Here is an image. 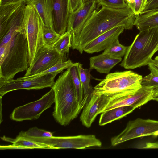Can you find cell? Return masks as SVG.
I'll return each mask as SVG.
<instances>
[{
    "label": "cell",
    "instance_id": "1",
    "mask_svg": "<svg viewBox=\"0 0 158 158\" xmlns=\"http://www.w3.org/2000/svg\"><path fill=\"white\" fill-rule=\"evenodd\" d=\"M135 15L129 8L113 9L102 7L96 10L83 26L79 35L76 50L82 54L91 41L109 29L123 25L126 30L132 29Z\"/></svg>",
    "mask_w": 158,
    "mask_h": 158
},
{
    "label": "cell",
    "instance_id": "2",
    "mask_svg": "<svg viewBox=\"0 0 158 158\" xmlns=\"http://www.w3.org/2000/svg\"><path fill=\"white\" fill-rule=\"evenodd\" d=\"M52 88L55 93L52 115L62 126L76 118L84 106L78 101L69 68L60 75Z\"/></svg>",
    "mask_w": 158,
    "mask_h": 158
},
{
    "label": "cell",
    "instance_id": "3",
    "mask_svg": "<svg viewBox=\"0 0 158 158\" xmlns=\"http://www.w3.org/2000/svg\"><path fill=\"white\" fill-rule=\"evenodd\" d=\"M29 67L28 43L23 23L9 43L0 45V78L13 79Z\"/></svg>",
    "mask_w": 158,
    "mask_h": 158
},
{
    "label": "cell",
    "instance_id": "4",
    "mask_svg": "<svg viewBox=\"0 0 158 158\" xmlns=\"http://www.w3.org/2000/svg\"><path fill=\"white\" fill-rule=\"evenodd\" d=\"M158 51V27L140 31L128 47L120 65L127 69L148 65Z\"/></svg>",
    "mask_w": 158,
    "mask_h": 158
},
{
    "label": "cell",
    "instance_id": "5",
    "mask_svg": "<svg viewBox=\"0 0 158 158\" xmlns=\"http://www.w3.org/2000/svg\"><path fill=\"white\" fill-rule=\"evenodd\" d=\"M142 77L131 70L108 73L94 87L93 93L108 95L124 91L135 93L142 87Z\"/></svg>",
    "mask_w": 158,
    "mask_h": 158
},
{
    "label": "cell",
    "instance_id": "6",
    "mask_svg": "<svg viewBox=\"0 0 158 158\" xmlns=\"http://www.w3.org/2000/svg\"><path fill=\"white\" fill-rule=\"evenodd\" d=\"M23 24L28 45L29 66L38 50L45 45L43 38L44 24L39 14L31 5H26Z\"/></svg>",
    "mask_w": 158,
    "mask_h": 158
},
{
    "label": "cell",
    "instance_id": "7",
    "mask_svg": "<svg viewBox=\"0 0 158 158\" xmlns=\"http://www.w3.org/2000/svg\"><path fill=\"white\" fill-rule=\"evenodd\" d=\"M158 90V87H156L142 86L135 93L124 91L105 95L108 98V102L100 114L121 106H131L136 109L139 107L152 100Z\"/></svg>",
    "mask_w": 158,
    "mask_h": 158
},
{
    "label": "cell",
    "instance_id": "8",
    "mask_svg": "<svg viewBox=\"0 0 158 158\" xmlns=\"http://www.w3.org/2000/svg\"><path fill=\"white\" fill-rule=\"evenodd\" d=\"M158 136V121L138 118L130 121L125 129L118 135L112 137V146L137 138L148 136Z\"/></svg>",
    "mask_w": 158,
    "mask_h": 158
},
{
    "label": "cell",
    "instance_id": "9",
    "mask_svg": "<svg viewBox=\"0 0 158 158\" xmlns=\"http://www.w3.org/2000/svg\"><path fill=\"white\" fill-rule=\"evenodd\" d=\"M56 76L49 74L37 77H23L8 80L0 78V97L2 98L6 93L17 90L40 89L52 88L55 83Z\"/></svg>",
    "mask_w": 158,
    "mask_h": 158
},
{
    "label": "cell",
    "instance_id": "10",
    "mask_svg": "<svg viewBox=\"0 0 158 158\" xmlns=\"http://www.w3.org/2000/svg\"><path fill=\"white\" fill-rule=\"evenodd\" d=\"M54 102V91L51 88L38 100L15 108L10 116V118L18 122L37 119Z\"/></svg>",
    "mask_w": 158,
    "mask_h": 158
},
{
    "label": "cell",
    "instance_id": "11",
    "mask_svg": "<svg viewBox=\"0 0 158 158\" xmlns=\"http://www.w3.org/2000/svg\"><path fill=\"white\" fill-rule=\"evenodd\" d=\"M98 4L96 0L85 2L79 9L69 13L67 22V31L72 35L71 47L76 49L78 38L83 26L94 12Z\"/></svg>",
    "mask_w": 158,
    "mask_h": 158
},
{
    "label": "cell",
    "instance_id": "12",
    "mask_svg": "<svg viewBox=\"0 0 158 158\" xmlns=\"http://www.w3.org/2000/svg\"><path fill=\"white\" fill-rule=\"evenodd\" d=\"M65 55L59 53L52 47L44 45L38 50L24 77H29L38 74L50 68L60 61L66 60Z\"/></svg>",
    "mask_w": 158,
    "mask_h": 158
},
{
    "label": "cell",
    "instance_id": "13",
    "mask_svg": "<svg viewBox=\"0 0 158 158\" xmlns=\"http://www.w3.org/2000/svg\"><path fill=\"white\" fill-rule=\"evenodd\" d=\"M108 101V98L105 95L96 94L93 92L90 99L83 108L80 117L82 125L87 128L90 127Z\"/></svg>",
    "mask_w": 158,
    "mask_h": 158
},
{
    "label": "cell",
    "instance_id": "14",
    "mask_svg": "<svg viewBox=\"0 0 158 158\" xmlns=\"http://www.w3.org/2000/svg\"><path fill=\"white\" fill-rule=\"evenodd\" d=\"M125 27L123 25L115 27L100 35L90 42L85 48L84 51L92 54L104 50L122 33Z\"/></svg>",
    "mask_w": 158,
    "mask_h": 158
},
{
    "label": "cell",
    "instance_id": "15",
    "mask_svg": "<svg viewBox=\"0 0 158 158\" xmlns=\"http://www.w3.org/2000/svg\"><path fill=\"white\" fill-rule=\"evenodd\" d=\"M55 30L61 35L67 31L69 0H52Z\"/></svg>",
    "mask_w": 158,
    "mask_h": 158
},
{
    "label": "cell",
    "instance_id": "16",
    "mask_svg": "<svg viewBox=\"0 0 158 158\" xmlns=\"http://www.w3.org/2000/svg\"><path fill=\"white\" fill-rule=\"evenodd\" d=\"M22 3L25 5H32L40 17L44 26L55 31L52 0H23Z\"/></svg>",
    "mask_w": 158,
    "mask_h": 158
},
{
    "label": "cell",
    "instance_id": "17",
    "mask_svg": "<svg viewBox=\"0 0 158 158\" xmlns=\"http://www.w3.org/2000/svg\"><path fill=\"white\" fill-rule=\"evenodd\" d=\"M122 60V58L114 57L102 53L90 58L89 69H95L101 73H108Z\"/></svg>",
    "mask_w": 158,
    "mask_h": 158
},
{
    "label": "cell",
    "instance_id": "18",
    "mask_svg": "<svg viewBox=\"0 0 158 158\" xmlns=\"http://www.w3.org/2000/svg\"><path fill=\"white\" fill-rule=\"evenodd\" d=\"M134 25L139 31L158 27V8L135 15Z\"/></svg>",
    "mask_w": 158,
    "mask_h": 158
},
{
    "label": "cell",
    "instance_id": "19",
    "mask_svg": "<svg viewBox=\"0 0 158 158\" xmlns=\"http://www.w3.org/2000/svg\"><path fill=\"white\" fill-rule=\"evenodd\" d=\"M136 108L131 106L113 108L101 113L99 121L100 126H103L122 118L131 113Z\"/></svg>",
    "mask_w": 158,
    "mask_h": 158
},
{
    "label": "cell",
    "instance_id": "20",
    "mask_svg": "<svg viewBox=\"0 0 158 158\" xmlns=\"http://www.w3.org/2000/svg\"><path fill=\"white\" fill-rule=\"evenodd\" d=\"M22 2L0 6V38L3 35L9 21L13 13L23 4Z\"/></svg>",
    "mask_w": 158,
    "mask_h": 158
},
{
    "label": "cell",
    "instance_id": "21",
    "mask_svg": "<svg viewBox=\"0 0 158 158\" xmlns=\"http://www.w3.org/2000/svg\"><path fill=\"white\" fill-rule=\"evenodd\" d=\"M77 68L83 90V101L87 103L90 99L94 90L90 85L91 75L90 70L84 69L82 64L79 63L78 64Z\"/></svg>",
    "mask_w": 158,
    "mask_h": 158
},
{
    "label": "cell",
    "instance_id": "22",
    "mask_svg": "<svg viewBox=\"0 0 158 158\" xmlns=\"http://www.w3.org/2000/svg\"><path fill=\"white\" fill-rule=\"evenodd\" d=\"M78 63H73L69 69L78 100L81 104L85 106L86 103L83 101L84 92L78 73Z\"/></svg>",
    "mask_w": 158,
    "mask_h": 158
},
{
    "label": "cell",
    "instance_id": "23",
    "mask_svg": "<svg viewBox=\"0 0 158 158\" xmlns=\"http://www.w3.org/2000/svg\"><path fill=\"white\" fill-rule=\"evenodd\" d=\"M72 35L67 31L60 35L58 40L54 44L52 47L59 53L66 55L69 52L71 47Z\"/></svg>",
    "mask_w": 158,
    "mask_h": 158
},
{
    "label": "cell",
    "instance_id": "24",
    "mask_svg": "<svg viewBox=\"0 0 158 158\" xmlns=\"http://www.w3.org/2000/svg\"><path fill=\"white\" fill-rule=\"evenodd\" d=\"M1 139L5 141L12 143L13 144L27 147L30 149H52L45 145L31 141L22 137L17 136L15 139H13L4 136Z\"/></svg>",
    "mask_w": 158,
    "mask_h": 158
},
{
    "label": "cell",
    "instance_id": "25",
    "mask_svg": "<svg viewBox=\"0 0 158 158\" xmlns=\"http://www.w3.org/2000/svg\"><path fill=\"white\" fill-rule=\"evenodd\" d=\"M128 47L121 44L118 39L105 49L102 53L114 57L122 58L125 55Z\"/></svg>",
    "mask_w": 158,
    "mask_h": 158
},
{
    "label": "cell",
    "instance_id": "26",
    "mask_svg": "<svg viewBox=\"0 0 158 158\" xmlns=\"http://www.w3.org/2000/svg\"><path fill=\"white\" fill-rule=\"evenodd\" d=\"M53 136V133L44 130L34 127L29 129L26 131H21L18 137L27 138H38Z\"/></svg>",
    "mask_w": 158,
    "mask_h": 158
},
{
    "label": "cell",
    "instance_id": "27",
    "mask_svg": "<svg viewBox=\"0 0 158 158\" xmlns=\"http://www.w3.org/2000/svg\"><path fill=\"white\" fill-rule=\"evenodd\" d=\"M60 35L55 31L44 26L43 38L45 45L52 47Z\"/></svg>",
    "mask_w": 158,
    "mask_h": 158
},
{
    "label": "cell",
    "instance_id": "28",
    "mask_svg": "<svg viewBox=\"0 0 158 158\" xmlns=\"http://www.w3.org/2000/svg\"><path fill=\"white\" fill-rule=\"evenodd\" d=\"M98 4L102 7L113 9L128 8L125 0H96Z\"/></svg>",
    "mask_w": 158,
    "mask_h": 158
},
{
    "label": "cell",
    "instance_id": "29",
    "mask_svg": "<svg viewBox=\"0 0 158 158\" xmlns=\"http://www.w3.org/2000/svg\"><path fill=\"white\" fill-rule=\"evenodd\" d=\"M150 72L149 74L142 77V86L158 87V74L153 71Z\"/></svg>",
    "mask_w": 158,
    "mask_h": 158
},
{
    "label": "cell",
    "instance_id": "30",
    "mask_svg": "<svg viewBox=\"0 0 158 158\" xmlns=\"http://www.w3.org/2000/svg\"><path fill=\"white\" fill-rule=\"evenodd\" d=\"M85 3V0H69V13H72L80 8Z\"/></svg>",
    "mask_w": 158,
    "mask_h": 158
},
{
    "label": "cell",
    "instance_id": "31",
    "mask_svg": "<svg viewBox=\"0 0 158 158\" xmlns=\"http://www.w3.org/2000/svg\"><path fill=\"white\" fill-rule=\"evenodd\" d=\"M146 0H135L134 14L135 15L140 14L143 10Z\"/></svg>",
    "mask_w": 158,
    "mask_h": 158
},
{
    "label": "cell",
    "instance_id": "32",
    "mask_svg": "<svg viewBox=\"0 0 158 158\" xmlns=\"http://www.w3.org/2000/svg\"><path fill=\"white\" fill-rule=\"evenodd\" d=\"M148 65L150 71L158 74V62L155 60L152 59Z\"/></svg>",
    "mask_w": 158,
    "mask_h": 158
},
{
    "label": "cell",
    "instance_id": "33",
    "mask_svg": "<svg viewBox=\"0 0 158 158\" xmlns=\"http://www.w3.org/2000/svg\"><path fill=\"white\" fill-rule=\"evenodd\" d=\"M0 149L1 150L4 149H29V148L24 147L23 146H19V145H15L13 144L9 145H1L0 147Z\"/></svg>",
    "mask_w": 158,
    "mask_h": 158
},
{
    "label": "cell",
    "instance_id": "34",
    "mask_svg": "<svg viewBox=\"0 0 158 158\" xmlns=\"http://www.w3.org/2000/svg\"><path fill=\"white\" fill-rule=\"evenodd\" d=\"M158 8V0H152L149 4L145 6L142 12Z\"/></svg>",
    "mask_w": 158,
    "mask_h": 158
},
{
    "label": "cell",
    "instance_id": "35",
    "mask_svg": "<svg viewBox=\"0 0 158 158\" xmlns=\"http://www.w3.org/2000/svg\"><path fill=\"white\" fill-rule=\"evenodd\" d=\"M23 1V0H0V6L18 3L22 2Z\"/></svg>",
    "mask_w": 158,
    "mask_h": 158
},
{
    "label": "cell",
    "instance_id": "36",
    "mask_svg": "<svg viewBox=\"0 0 158 158\" xmlns=\"http://www.w3.org/2000/svg\"><path fill=\"white\" fill-rule=\"evenodd\" d=\"M125 0L128 7L131 10L134 14L135 7V0Z\"/></svg>",
    "mask_w": 158,
    "mask_h": 158
},
{
    "label": "cell",
    "instance_id": "37",
    "mask_svg": "<svg viewBox=\"0 0 158 158\" xmlns=\"http://www.w3.org/2000/svg\"><path fill=\"white\" fill-rule=\"evenodd\" d=\"M151 147L152 148H158V142L151 143Z\"/></svg>",
    "mask_w": 158,
    "mask_h": 158
},
{
    "label": "cell",
    "instance_id": "38",
    "mask_svg": "<svg viewBox=\"0 0 158 158\" xmlns=\"http://www.w3.org/2000/svg\"><path fill=\"white\" fill-rule=\"evenodd\" d=\"M2 97H0V123H1L2 122V121L3 120L2 119Z\"/></svg>",
    "mask_w": 158,
    "mask_h": 158
},
{
    "label": "cell",
    "instance_id": "39",
    "mask_svg": "<svg viewBox=\"0 0 158 158\" xmlns=\"http://www.w3.org/2000/svg\"><path fill=\"white\" fill-rule=\"evenodd\" d=\"M152 100L158 101V93H156L153 96Z\"/></svg>",
    "mask_w": 158,
    "mask_h": 158
},
{
    "label": "cell",
    "instance_id": "40",
    "mask_svg": "<svg viewBox=\"0 0 158 158\" xmlns=\"http://www.w3.org/2000/svg\"><path fill=\"white\" fill-rule=\"evenodd\" d=\"M152 0H146V2H145L144 7H145V6H146L148 4H149Z\"/></svg>",
    "mask_w": 158,
    "mask_h": 158
},
{
    "label": "cell",
    "instance_id": "41",
    "mask_svg": "<svg viewBox=\"0 0 158 158\" xmlns=\"http://www.w3.org/2000/svg\"><path fill=\"white\" fill-rule=\"evenodd\" d=\"M154 60L158 62V55L156 56L154 59Z\"/></svg>",
    "mask_w": 158,
    "mask_h": 158
},
{
    "label": "cell",
    "instance_id": "42",
    "mask_svg": "<svg viewBox=\"0 0 158 158\" xmlns=\"http://www.w3.org/2000/svg\"><path fill=\"white\" fill-rule=\"evenodd\" d=\"M90 0H85V2H86L90 1Z\"/></svg>",
    "mask_w": 158,
    "mask_h": 158
},
{
    "label": "cell",
    "instance_id": "43",
    "mask_svg": "<svg viewBox=\"0 0 158 158\" xmlns=\"http://www.w3.org/2000/svg\"><path fill=\"white\" fill-rule=\"evenodd\" d=\"M156 93H158V91H157V92Z\"/></svg>",
    "mask_w": 158,
    "mask_h": 158
}]
</instances>
